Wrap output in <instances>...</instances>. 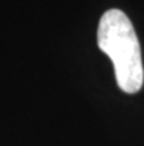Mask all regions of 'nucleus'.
I'll use <instances>...</instances> for the list:
<instances>
[{
  "instance_id": "obj_1",
  "label": "nucleus",
  "mask_w": 144,
  "mask_h": 146,
  "mask_svg": "<svg viewBox=\"0 0 144 146\" xmlns=\"http://www.w3.org/2000/svg\"><path fill=\"white\" fill-rule=\"evenodd\" d=\"M97 44L113 64L119 89L128 94L137 93L144 83V68L140 41L132 22L122 11L109 9L100 18Z\"/></svg>"
}]
</instances>
